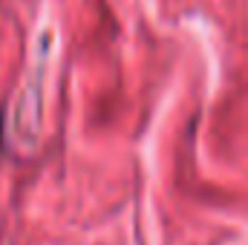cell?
Returning <instances> with one entry per match:
<instances>
[{"mask_svg":"<svg viewBox=\"0 0 248 245\" xmlns=\"http://www.w3.org/2000/svg\"><path fill=\"white\" fill-rule=\"evenodd\" d=\"M0 138H3V119H0Z\"/></svg>","mask_w":248,"mask_h":245,"instance_id":"6da1fadb","label":"cell"}]
</instances>
